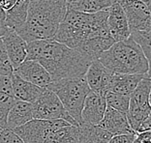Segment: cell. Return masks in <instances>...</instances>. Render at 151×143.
<instances>
[{"label": "cell", "instance_id": "cell-1", "mask_svg": "<svg viewBox=\"0 0 151 143\" xmlns=\"http://www.w3.org/2000/svg\"><path fill=\"white\" fill-rule=\"evenodd\" d=\"M108 12L81 13L68 8L62 22L52 38L90 60H97L115 42L109 33Z\"/></svg>", "mask_w": 151, "mask_h": 143}, {"label": "cell", "instance_id": "cell-2", "mask_svg": "<svg viewBox=\"0 0 151 143\" xmlns=\"http://www.w3.org/2000/svg\"><path fill=\"white\" fill-rule=\"evenodd\" d=\"M25 60L40 63L52 81L84 77L92 62L81 52L52 39L27 43Z\"/></svg>", "mask_w": 151, "mask_h": 143}, {"label": "cell", "instance_id": "cell-3", "mask_svg": "<svg viewBox=\"0 0 151 143\" xmlns=\"http://www.w3.org/2000/svg\"><path fill=\"white\" fill-rule=\"evenodd\" d=\"M67 11L65 0H29L26 20L17 33L26 43L52 39Z\"/></svg>", "mask_w": 151, "mask_h": 143}, {"label": "cell", "instance_id": "cell-4", "mask_svg": "<svg viewBox=\"0 0 151 143\" xmlns=\"http://www.w3.org/2000/svg\"><path fill=\"white\" fill-rule=\"evenodd\" d=\"M98 60L113 74L142 76L149 74V60L131 37L114 43Z\"/></svg>", "mask_w": 151, "mask_h": 143}, {"label": "cell", "instance_id": "cell-5", "mask_svg": "<svg viewBox=\"0 0 151 143\" xmlns=\"http://www.w3.org/2000/svg\"><path fill=\"white\" fill-rule=\"evenodd\" d=\"M47 89L52 91L62 104L65 110L78 126L81 122L83 103L90 92L84 77L52 81Z\"/></svg>", "mask_w": 151, "mask_h": 143}, {"label": "cell", "instance_id": "cell-6", "mask_svg": "<svg viewBox=\"0 0 151 143\" xmlns=\"http://www.w3.org/2000/svg\"><path fill=\"white\" fill-rule=\"evenodd\" d=\"M150 91L151 79L150 74H148L139 81L136 89L130 95L127 119L130 127L135 132H138L142 123L151 119Z\"/></svg>", "mask_w": 151, "mask_h": 143}, {"label": "cell", "instance_id": "cell-7", "mask_svg": "<svg viewBox=\"0 0 151 143\" xmlns=\"http://www.w3.org/2000/svg\"><path fill=\"white\" fill-rule=\"evenodd\" d=\"M33 119L39 120H64L71 125L78 126L68 112L65 110L59 99L49 89L45 90L44 93L31 104Z\"/></svg>", "mask_w": 151, "mask_h": 143}, {"label": "cell", "instance_id": "cell-8", "mask_svg": "<svg viewBox=\"0 0 151 143\" xmlns=\"http://www.w3.org/2000/svg\"><path fill=\"white\" fill-rule=\"evenodd\" d=\"M69 125L64 120H39L32 119L22 127L13 132L22 139L23 143H47V140L53 131Z\"/></svg>", "mask_w": 151, "mask_h": 143}, {"label": "cell", "instance_id": "cell-9", "mask_svg": "<svg viewBox=\"0 0 151 143\" xmlns=\"http://www.w3.org/2000/svg\"><path fill=\"white\" fill-rule=\"evenodd\" d=\"M130 31H151L150 0H117Z\"/></svg>", "mask_w": 151, "mask_h": 143}, {"label": "cell", "instance_id": "cell-10", "mask_svg": "<svg viewBox=\"0 0 151 143\" xmlns=\"http://www.w3.org/2000/svg\"><path fill=\"white\" fill-rule=\"evenodd\" d=\"M14 74L40 88L47 89L52 79L46 69L34 60H25L14 70Z\"/></svg>", "mask_w": 151, "mask_h": 143}, {"label": "cell", "instance_id": "cell-11", "mask_svg": "<svg viewBox=\"0 0 151 143\" xmlns=\"http://www.w3.org/2000/svg\"><path fill=\"white\" fill-rule=\"evenodd\" d=\"M107 109L106 94L90 91L86 96L81 110V122L98 126ZM81 123V124H82Z\"/></svg>", "mask_w": 151, "mask_h": 143}, {"label": "cell", "instance_id": "cell-12", "mask_svg": "<svg viewBox=\"0 0 151 143\" xmlns=\"http://www.w3.org/2000/svg\"><path fill=\"white\" fill-rule=\"evenodd\" d=\"M107 23L113 41L116 43L127 40L131 35V31L127 22L126 16L119 3H114L107 10Z\"/></svg>", "mask_w": 151, "mask_h": 143}, {"label": "cell", "instance_id": "cell-13", "mask_svg": "<svg viewBox=\"0 0 151 143\" xmlns=\"http://www.w3.org/2000/svg\"><path fill=\"white\" fill-rule=\"evenodd\" d=\"M112 74L113 73L104 67L97 59L90 63L84 77L91 91L106 94L108 92V87Z\"/></svg>", "mask_w": 151, "mask_h": 143}, {"label": "cell", "instance_id": "cell-14", "mask_svg": "<svg viewBox=\"0 0 151 143\" xmlns=\"http://www.w3.org/2000/svg\"><path fill=\"white\" fill-rule=\"evenodd\" d=\"M14 70L26 59L27 43L15 30L10 29L1 39Z\"/></svg>", "mask_w": 151, "mask_h": 143}, {"label": "cell", "instance_id": "cell-15", "mask_svg": "<svg viewBox=\"0 0 151 143\" xmlns=\"http://www.w3.org/2000/svg\"><path fill=\"white\" fill-rule=\"evenodd\" d=\"M98 126L109 132L112 137L120 134H136L130 127L127 115L109 107H107L104 117Z\"/></svg>", "mask_w": 151, "mask_h": 143}, {"label": "cell", "instance_id": "cell-16", "mask_svg": "<svg viewBox=\"0 0 151 143\" xmlns=\"http://www.w3.org/2000/svg\"><path fill=\"white\" fill-rule=\"evenodd\" d=\"M10 79H11L13 95L17 101L32 104L46 90L30 82H27L14 74L10 77Z\"/></svg>", "mask_w": 151, "mask_h": 143}, {"label": "cell", "instance_id": "cell-17", "mask_svg": "<svg viewBox=\"0 0 151 143\" xmlns=\"http://www.w3.org/2000/svg\"><path fill=\"white\" fill-rule=\"evenodd\" d=\"M32 119V104L16 100L7 115L6 129L13 131L17 128L22 127Z\"/></svg>", "mask_w": 151, "mask_h": 143}, {"label": "cell", "instance_id": "cell-18", "mask_svg": "<svg viewBox=\"0 0 151 143\" xmlns=\"http://www.w3.org/2000/svg\"><path fill=\"white\" fill-rule=\"evenodd\" d=\"M147 74H113L109 81L108 92L120 95L130 96L131 93L136 89L139 81Z\"/></svg>", "mask_w": 151, "mask_h": 143}, {"label": "cell", "instance_id": "cell-19", "mask_svg": "<svg viewBox=\"0 0 151 143\" xmlns=\"http://www.w3.org/2000/svg\"><path fill=\"white\" fill-rule=\"evenodd\" d=\"M15 102L10 77H0V131L6 129L7 115Z\"/></svg>", "mask_w": 151, "mask_h": 143}, {"label": "cell", "instance_id": "cell-20", "mask_svg": "<svg viewBox=\"0 0 151 143\" xmlns=\"http://www.w3.org/2000/svg\"><path fill=\"white\" fill-rule=\"evenodd\" d=\"M112 135L99 126L82 123L78 126V143H108Z\"/></svg>", "mask_w": 151, "mask_h": 143}, {"label": "cell", "instance_id": "cell-21", "mask_svg": "<svg viewBox=\"0 0 151 143\" xmlns=\"http://www.w3.org/2000/svg\"><path fill=\"white\" fill-rule=\"evenodd\" d=\"M29 0H18L9 11L5 12L6 14V25L8 28L18 30L24 24L27 12H28Z\"/></svg>", "mask_w": 151, "mask_h": 143}, {"label": "cell", "instance_id": "cell-22", "mask_svg": "<svg viewBox=\"0 0 151 143\" xmlns=\"http://www.w3.org/2000/svg\"><path fill=\"white\" fill-rule=\"evenodd\" d=\"M117 0H78L68 5V8L75 11L86 14H95L102 11H107Z\"/></svg>", "mask_w": 151, "mask_h": 143}, {"label": "cell", "instance_id": "cell-23", "mask_svg": "<svg viewBox=\"0 0 151 143\" xmlns=\"http://www.w3.org/2000/svg\"><path fill=\"white\" fill-rule=\"evenodd\" d=\"M47 143H78V126L69 124L53 131Z\"/></svg>", "mask_w": 151, "mask_h": 143}, {"label": "cell", "instance_id": "cell-24", "mask_svg": "<svg viewBox=\"0 0 151 143\" xmlns=\"http://www.w3.org/2000/svg\"><path fill=\"white\" fill-rule=\"evenodd\" d=\"M129 102L130 96H125V95H120L115 93H106V103L107 107L112 108L114 110L122 112L127 115L129 108Z\"/></svg>", "mask_w": 151, "mask_h": 143}, {"label": "cell", "instance_id": "cell-25", "mask_svg": "<svg viewBox=\"0 0 151 143\" xmlns=\"http://www.w3.org/2000/svg\"><path fill=\"white\" fill-rule=\"evenodd\" d=\"M130 37L145 53L147 59L150 58V31H131Z\"/></svg>", "mask_w": 151, "mask_h": 143}, {"label": "cell", "instance_id": "cell-26", "mask_svg": "<svg viewBox=\"0 0 151 143\" xmlns=\"http://www.w3.org/2000/svg\"><path fill=\"white\" fill-rule=\"evenodd\" d=\"M14 73V68L12 66L8 53L2 41L0 40V77H11Z\"/></svg>", "mask_w": 151, "mask_h": 143}, {"label": "cell", "instance_id": "cell-27", "mask_svg": "<svg viewBox=\"0 0 151 143\" xmlns=\"http://www.w3.org/2000/svg\"><path fill=\"white\" fill-rule=\"evenodd\" d=\"M0 143H23V142L13 131L5 129V130L0 131Z\"/></svg>", "mask_w": 151, "mask_h": 143}, {"label": "cell", "instance_id": "cell-28", "mask_svg": "<svg viewBox=\"0 0 151 143\" xmlns=\"http://www.w3.org/2000/svg\"><path fill=\"white\" fill-rule=\"evenodd\" d=\"M136 134H120L112 137L108 143H133L134 137Z\"/></svg>", "mask_w": 151, "mask_h": 143}, {"label": "cell", "instance_id": "cell-29", "mask_svg": "<svg viewBox=\"0 0 151 143\" xmlns=\"http://www.w3.org/2000/svg\"><path fill=\"white\" fill-rule=\"evenodd\" d=\"M133 143H151V132H137L134 137Z\"/></svg>", "mask_w": 151, "mask_h": 143}, {"label": "cell", "instance_id": "cell-30", "mask_svg": "<svg viewBox=\"0 0 151 143\" xmlns=\"http://www.w3.org/2000/svg\"><path fill=\"white\" fill-rule=\"evenodd\" d=\"M10 30L6 25V14L1 7H0V39Z\"/></svg>", "mask_w": 151, "mask_h": 143}, {"label": "cell", "instance_id": "cell-31", "mask_svg": "<svg viewBox=\"0 0 151 143\" xmlns=\"http://www.w3.org/2000/svg\"><path fill=\"white\" fill-rule=\"evenodd\" d=\"M65 1H66V2H67V4L69 5V4H72V3H75V2L78 1V0H65Z\"/></svg>", "mask_w": 151, "mask_h": 143}]
</instances>
